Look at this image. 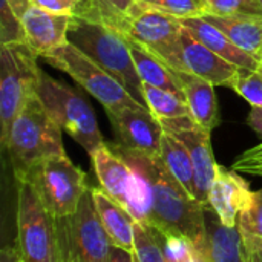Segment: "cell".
I'll list each match as a JSON object with an SVG mask.
<instances>
[{
  "label": "cell",
  "instance_id": "19",
  "mask_svg": "<svg viewBox=\"0 0 262 262\" xmlns=\"http://www.w3.org/2000/svg\"><path fill=\"white\" fill-rule=\"evenodd\" d=\"M175 74L184 91L190 115L198 124L212 132L220 124V111L215 95V84L190 72L175 71Z\"/></svg>",
  "mask_w": 262,
  "mask_h": 262
},
{
  "label": "cell",
  "instance_id": "39",
  "mask_svg": "<svg viewBox=\"0 0 262 262\" xmlns=\"http://www.w3.org/2000/svg\"><path fill=\"white\" fill-rule=\"evenodd\" d=\"M18 262H23V261H21V259H20V261H18Z\"/></svg>",
  "mask_w": 262,
  "mask_h": 262
},
{
  "label": "cell",
  "instance_id": "25",
  "mask_svg": "<svg viewBox=\"0 0 262 262\" xmlns=\"http://www.w3.org/2000/svg\"><path fill=\"white\" fill-rule=\"evenodd\" d=\"M143 91L147 107L157 118L163 120L190 115L189 104L184 98L150 84H144Z\"/></svg>",
  "mask_w": 262,
  "mask_h": 262
},
{
  "label": "cell",
  "instance_id": "24",
  "mask_svg": "<svg viewBox=\"0 0 262 262\" xmlns=\"http://www.w3.org/2000/svg\"><path fill=\"white\" fill-rule=\"evenodd\" d=\"M94 20L123 32L138 8L137 0H89Z\"/></svg>",
  "mask_w": 262,
  "mask_h": 262
},
{
  "label": "cell",
  "instance_id": "36",
  "mask_svg": "<svg viewBox=\"0 0 262 262\" xmlns=\"http://www.w3.org/2000/svg\"><path fill=\"white\" fill-rule=\"evenodd\" d=\"M137 2L143 6H155L158 0H137Z\"/></svg>",
  "mask_w": 262,
  "mask_h": 262
},
{
  "label": "cell",
  "instance_id": "3",
  "mask_svg": "<svg viewBox=\"0 0 262 262\" xmlns=\"http://www.w3.org/2000/svg\"><path fill=\"white\" fill-rule=\"evenodd\" d=\"M68 41L117 78L141 106L147 107L143 91L144 84L135 68L129 45L121 32L101 21L74 17Z\"/></svg>",
  "mask_w": 262,
  "mask_h": 262
},
{
  "label": "cell",
  "instance_id": "32",
  "mask_svg": "<svg viewBox=\"0 0 262 262\" xmlns=\"http://www.w3.org/2000/svg\"><path fill=\"white\" fill-rule=\"evenodd\" d=\"M209 14L233 15V14H258L262 15L258 0H206Z\"/></svg>",
  "mask_w": 262,
  "mask_h": 262
},
{
  "label": "cell",
  "instance_id": "7",
  "mask_svg": "<svg viewBox=\"0 0 262 262\" xmlns=\"http://www.w3.org/2000/svg\"><path fill=\"white\" fill-rule=\"evenodd\" d=\"M17 249L23 262H64L54 218L28 181H17Z\"/></svg>",
  "mask_w": 262,
  "mask_h": 262
},
{
  "label": "cell",
  "instance_id": "18",
  "mask_svg": "<svg viewBox=\"0 0 262 262\" xmlns=\"http://www.w3.org/2000/svg\"><path fill=\"white\" fill-rule=\"evenodd\" d=\"M92 166L100 187L117 203L126 207V192L130 180V167L112 144L104 143L92 155Z\"/></svg>",
  "mask_w": 262,
  "mask_h": 262
},
{
  "label": "cell",
  "instance_id": "8",
  "mask_svg": "<svg viewBox=\"0 0 262 262\" xmlns=\"http://www.w3.org/2000/svg\"><path fill=\"white\" fill-rule=\"evenodd\" d=\"M41 58L51 66L69 74L83 89L103 104L106 112L141 106L117 78L69 41L41 55Z\"/></svg>",
  "mask_w": 262,
  "mask_h": 262
},
{
  "label": "cell",
  "instance_id": "38",
  "mask_svg": "<svg viewBox=\"0 0 262 262\" xmlns=\"http://www.w3.org/2000/svg\"><path fill=\"white\" fill-rule=\"evenodd\" d=\"M135 255H137V253H135ZM135 262H140V261H138V258H137V261H135Z\"/></svg>",
  "mask_w": 262,
  "mask_h": 262
},
{
  "label": "cell",
  "instance_id": "16",
  "mask_svg": "<svg viewBox=\"0 0 262 262\" xmlns=\"http://www.w3.org/2000/svg\"><path fill=\"white\" fill-rule=\"evenodd\" d=\"M204 223L207 262H247L239 227L224 226L210 207H204Z\"/></svg>",
  "mask_w": 262,
  "mask_h": 262
},
{
  "label": "cell",
  "instance_id": "29",
  "mask_svg": "<svg viewBox=\"0 0 262 262\" xmlns=\"http://www.w3.org/2000/svg\"><path fill=\"white\" fill-rule=\"evenodd\" d=\"M152 8H157L180 20L204 17L209 14V5L206 0H158L157 5Z\"/></svg>",
  "mask_w": 262,
  "mask_h": 262
},
{
  "label": "cell",
  "instance_id": "10",
  "mask_svg": "<svg viewBox=\"0 0 262 262\" xmlns=\"http://www.w3.org/2000/svg\"><path fill=\"white\" fill-rule=\"evenodd\" d=\"M160 121L166 132L177 137L187 147L193 163L196 201L201 206L209 207V193L218 167L212 150L210 130L198 124L192 115L163 118Z\"/></svg>",
  "mask_w": 262,
  "mask_h": 262
},
{
  "label": "cell",
  "instance_id": "27",
  "mask_svg": "<svg viewBox=\"0 0 262 262\" xmlns=\"http://www.w3.org/2000/svg\"><path fill=\"white\" fill-rule=\"evenodd\" d=\"M252 106L262 107V66L259 69L239 68L230 86Z\"/></svg>",
  "mask_w": 262,
  "mask_h": 262
},
{
  "label": "cell",
  "instance_id": "34",
  "mask_svg": "<svg viewBox=\"0 0 262 262\" xmlns=\"http://www.w3.org/2000/svg\"><path fill=\"white\" fill-rule=\"evenodd\" d=\"M247 262H262V238L243 235Z\"/></svg>",
  "mask_w": 262,
  "mask_h": 262
},
{
  "label": "cell",
  "instance_id": "6",
  "mask_svg": "<svg viewBox=\"0 0 262 262\" xmlns=\"http://www.w3.org/2000/svg\"><path fill=\"white\" fill-rule=\"evenodd\" d=\"M37 95L58 127L74 138L89 157L106 143L91 104L69 84L41 71Z\"/></svg>",
  "mask_w": 262,
  "mask_h": 262
},
{
  "label": "cell",
  "instance_id": "20",
  "mask_svg": "<svg viewBox=\"0 0 262 262\" xmlns=\"http://www.w3.org/2000/svg\"><path fill=\"white\" fill-rule=\"evenodd\" d=\"M218 29H221L239 49L262 64V15L258 14H233L203 17Z\"/></svg>",
  "mask_w": 262,
  "mask_h": 262
},
{
  "label": "cell",
  "instance_id": "9",
  "mask_svg": "<svg viewBox=\"0 0 262 262\" xmlns=\"http://www.w3.org/2000/svg\"><path fill=\"white\" fill-rule=\"evenodd\" d=\"M180 18L157 8L138 3L137 12L123 29V35L144 46L173 71H183Z\"/></svg>",
  "mask_w": 262,
  "mask_h": 262
},
{
  "label": "cell",
  "instance_id": "14",
  "mask_svg": "<svg viewBox=\"0 0 262 262\" xmlns=\"http://www.w3.org/2000/svg\"><path fill=\"white\" fill-rule=\"evenodd\" d=\"M253 198L249 183L238 175L218 164L215 180L209 193V207L218 215L227 227H238L239 215L247 209Z\"/></svg>",
  "mask_w": 262,
  "mask_h": 262
},
{
  "label": "cell",
  "instance_id": "13",
  "mask_svg": "<svg viewBox=\"0 0 262 262\" xmlns=\"http://www.w3.org/2000/svg\"><path fill=\"white\" fill-rule=\"evenodd\" d=\"M72 18V15L31 5L21 18L23 43H26L37 57H41L68 43Z\"/></svg>",
  "mask_w": 262,
  "mask_h": 262
},
{
  "label": "cell",
  "instance_id": "1",
  "mask_svg": "<svg viewBox=\"0 0 262 262\" xmlns=\"http://www.w3.org/2000/svg\"><path fill=\"white\" fill-rule=\"evenodd\" d=\"M132 152L146 170L152 186V213L146 226H152L166 235L187 238L206 258L204 206L183 189L160 157Z\"/></svg>",
  "mask_w": 262,
  "mask_h": 262
},
{
  "label": "cell",
  "instance_id": "2",
  "mask_svg": "<svg viewBox=\"0 0 262 262\" xmlns=\"http://www.w3.org/2000/svg\"><path fill=\"white\" fill-rule=\"evenodd\" d=\"M15 181H28L35 189L45 207L54 218L63 261L71 262L74 216L81 196L89 189L86 173L63 154L35 163Z\"/></svg>",
  "mask_w": 262,
  "mask_h": 262
},
{
  "label": "cell",
  "instance_id": "37",
  "mask_svg": "<svg viewBox=\"0 0 262 262\" xmlns=\"http://www.w3.org/2000/svg\"><path fill=\"white\" fill-rule=\"evenodd\" d=\"M258 5H259V9H261V14H262V0H258Z\"/></svg>",
  "mask_w": 262,
  "mask_h": 262
},
{
  "label": "cell",
  "instance_id": "21",
  "mask_svg": "<svg viewBox=\"0 0 262 262\" xmlns=\"http://www.w3.org/2000/svg\"><path fill=\"white\" fill-rule=\"evenodd\" d=\"M180 21L198 41H201L204 46H207L210 51H213L229 63L247 69H259L262 66L258 60L239 49L221 29L209 23L203 17L181 18Z\"/></svg>",
  "mask_w": 262,
  "mask_h": 262
},
{
  "label": "cell",
  "instance_id": "5",
  "mask_svg": "<svg viewBox=\"0 0 262 262\" xmlns=\"http://www.w3.org/2000/svg\"><path fill=\"white\" fill-rule=\"evenodd\" d=\"M41 69L37 55L23 43H6L0 49V144L6 149L14 120L37 92Z\"/></svg>",
  "mask_w": 262,
  "mask_h": 262
},
{
  "label": "cell",
  "instance_id": "4",
  "mask_svg": "<svg viewBox=\"0 0 262 262\" xmlns=\"http://www.w3.org/2000/svg\"><path fill=\"white\" fill-rule=\"evenodd\" d=\"M5 150L9 154L15 180L35 163L64 154L61 129L48 114L37 92L14 120Z\"/></svg>",
  "mask_w": 262,
  "mask_h": 262
},
{
  "label": "cell",
  "instance_id": "31",
  "mask_svg": "<svg viewBox=\"0 0 262 262\" xmlns=\"http://www.w3.org/2000/svg\"><path fill=\"white\" fill-rule=\"evenodd\" d=\"M32 5L52 11V12L94 20L89 0H32Z\"/></svg>",
  "mask_w": 262,
  "mask_h": 262
},
{
  "label": "cell",
  "instance_id": "23",
  "mask_svg": "<svg viewBox=\"0 0 262 262\" xmlns=\"http://www.w3.org/2000/svg\"><path fill=\"white\" fill-rule=\"evenodd\" d=\"M160 158L164 163L166 169L170 172V175L183 186V189L193 200H196L195 172H193V163H192L190 154L187 147L177 137H173L172 134L166 130L161 138Z\"/></svg>",
  "mask_w": 262,
  "mask_h": 262
},
{
  "label": "cell",
  "instance_id": "22",
  "mask_svg": "<svg viewBox=\"0 0 262 262\" xmlns=\"http://www.w3.org/2000/svg\"><path fill=\"white\" fill-rule=\"evenodd\" d=\"M124 38L129 45L135 68L140 74L143 84H150V86L164 89V91L172 92L186 100L184 91L181 88V83H180L175 71L172 68H169L166 63H163L155 54L147 51L140 43L134 41L132 38H129L126 35H124Z\"/></svg>",
  "mask_w": 262,
  "mask_h": 262
},
{
  "label": "cell",
  "instance_id": "28",
  "mask_svg": "<svg viewBox=\"0 0 262 262\" xmlns=\"http://www.w3.org/2000/svg\"><path fill=\"white\" fill-rule=\"evenodd\" d=\"M135 253L140 262H166L150 226L135 221Z\"/></svg>",
  "mask_w": 262,
  "mask_h": 262
},
{
  "label": "cell",
  "instance_id": "26",
  "mask_svg": "<svg viewBox=\"0 0 262 262\" xmlns=\"http://www.w3.org/2000/svg\"><path fill=\"white\" fill-rule=\"evenodd\" d=\"M32 0H0V40L2 45L23 41L21 18Z\"/></svg>",
  "mask_w": 262,
  "mask_h": 262
},
{
  "label": "cell",
  "instance_id": "11",
  "mask_svg": "<svg viewBox=\"0 0 262 262\" xmlns=\"http://www.w3.org/2000/svg\"><path fill=\"white\" fill-rule=\"evenodd\" d=\"M106 114L114 127L117 144L129 150L160 157L164 127L147 107H123Z\"/></svg>",
  "mask_w": 262,
  "mask_h": 262
},
{
  "label": "cell",
  "instance_id": "35",
  "mask_svg": "<svg viewBox=\"0 0 262 262\" xmlns=\"http://www.w3.org/2000/svg\"><path fill=\"white\" fill-rule=\"evenodd\" d=\"M135 261H137V255H135V252H129V250H126V249H121V247H115V246H112L109 262H135Z\"/></svg>",
  "mask_w": 262,
  "mask_h": 262
},
{
  "label": "cell",
  "instance_id": "15",
  "mask_svg": "<svg viewBox=\"0 0 262 262\" xmlns=\"http://www.w3.org/2000/svg\"><path fill=\"white\" fill-rule=\"evenodd\" d=\"M181 63L183 71L195 74L215 86H230L239 68L229 63L201 41H198L184 26L181 31Z\"/></svg>",
  "mask_w": 262,
  "mask_h": 262
},
{
  "label": "cell",
  "instance_id": "30",
  "mask_svg": "<svg viewBox=\"0 0 262 262\" xmlns=\"http://www.w3.org/2000/svg\"><path fill=\"white\" fill-rule=\"evenodd\" d=\"M238 227L243 235L262 238V190L253 192L250 204L239 215Z\"/></svg>",
  "mask_w": 262,
  "mask_h": 262
},
{
  "label": "cell",
  "instance_id": "17",
  "mask_svg": "<svg viewBox=\"0 0 262 262\" xmlns=\"http://www.w3.org/2000/svg\"><path fill=\"white\" fill-rule=\"evenodd\" d=\"M101 224L115 247L135 252V220L127 209L111 198L101 187H91Z\"/></svg>",
  "mask_w": 262,
  "mask_h": 262
},
{
  "label": "cell",
  "instance_id": "12",
  "mask_svg": "<svg viewBox=\"0 0 262 262\" xmlns=\"http://www.w3.org/2000/svg\"><path fill=\"white\" fill-rule=\"evenodd\" d=\"M112 243L97 213L91 187L81 196L72 223L71 262H109Z\"/></svg>",
  "mask_w": 262,
  "mask_h": 262
},
{
  "label": "cell",
  "instance_id": "33",
  "mask_svg": "<svg viewBox=\"0 0 262 262\" xmlns=\"http://www.w3.org/2000/svg\"><path fill=\"white\" fill-rule=\"evenodd\" d=\"M233 170L236 172H243V173H249V175H258L262 177V147L258 144L249 150H246L244 154H241L233 166Z\"/></svg>",
  "mask_w": 262,
  "mask_h": 262
}]
</instances>
